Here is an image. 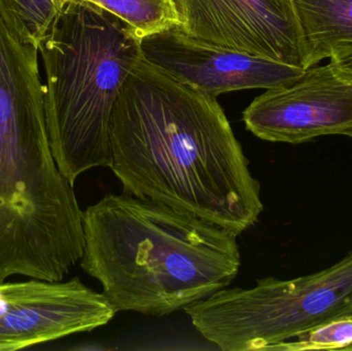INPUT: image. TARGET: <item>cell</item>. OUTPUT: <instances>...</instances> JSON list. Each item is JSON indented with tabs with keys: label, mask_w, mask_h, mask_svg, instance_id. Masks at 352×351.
I'll list each match as a JSON object with an SVG mask.
<instances>
[{
	"label": "cell",
	"mask_w": 352,
	"mask_h": 351,
	"mask_svg": "<svg viewBox=\"0 0 352 351\" xmlns=\"http://www.w3.org/2000/svg\"><path fill=\"white\" fill-rule=\"evenodd\" d=\"M344 350L352 351V344H351V346H349V348H345Z\"/></svg>",
	"instance_id": "cell-14"
},
{
	"label": "cell",
	"mask_w": 352,
	"mask_h": 351,
	"mask_svg": "<svg viewBox=\"0 0 352 351\" xmlns=\"http://www.w3.org/2000/svg\"><path fill=\"white\" fill-rule=\"evenodd\" d=\"M117 310L82 284L30 278L0 282V351L23 350L107 325Z\"/></svg>",
	"instance_id": "cell-7"
},
{
	"label": "cell",
	"mask_w": 352,
	"mask_h": 351,
	"mask_svg": "<svg viewBox=\"0 0 352 351\" xmlns=\"http://www.w3.org/2000/svg\"><path fill=\"white\" fill-rule=\"evenodd\" d=\"M80 267L118 311L161 317L232 284L241 265L235 233L123 192L82 218Z\"/></svg>",
	"instance_id": "cell-2"
},
{
	"label": "cell",
	"mask_w": 352,
	"mask_h": 351,
	"mask_svg": "<svg viewBox=\"0 0 352 351\" xmlns=\"http://www.w3.org/2000/svg\"><path fill=\"white\" fill-rule=\"evenodd\" d=\"M131 25L140 36L176 25L171 0H90Z\"/></svg>",
	"instance_id": "cell-10"
},
{
	"label": "cell",
	"mask_w": 352,
	"mask_h": 351,
	"mask_svg": "<svg viewBox=\"0 0 352 351\" xmlns=\"http://www.w3.org/2000/svg\"><path fill=\"white\" fill-rule=\"evenodd\" d=\"M243 122L266 141L300 144L327 135L352 140V78L332 62L306 68L292 84L256 97Z\"/></svg>",
	"instance_id": "cell-6"
},
{
	"label": "cell",
	"mask_w": 352,
	"mask_h": 351,
	"mask_svg": "<svg viewBox=\"0 0 352 351\" xmlns=\"http://www.w3.org/2000/svg\"><path fill=\"white\" fill-rule=\"evenodd\" d=\"M332 62L341 72L352 78V51L331 58Z\"/></svg>",
	"instance_id": "cell-13"
},
{
	"label": "cell",
	"mask_w": 352,
	"mask_h": 351,
	"mask_svg": "<svg viewBox=\"0 0 352 351\" xmlns=\"http://www.w3.org/2000/svg\"><path fill=\"white\" fill-rule=\"evenodd\" d=\"M111 164L125 193L241 235L264 205L260 181L219 103L148 60L120 90Z\"/></svg>",
	"instance_id": "cell-1"
},
{
	"label": "cell",
	"mask_w": 352,
	"mask_h": 351,
	"mask_svg": "<svg viewBox=\"0 0 352 351\" xmlns=\"http://www.w3.org/2000/svg\"><path fill=\"white\" fill-rule=\"evenodd\" d=\"M176 26L199 41L308 68L293 0H171Z\"/></svg>",
	"instance_id": "cell-5"
},
{
	"label": "cell",
	"mask_w": 352,
	"mask_h": 351,
	"mask_svg": "<svg viewBox=\"0 0 352 351\" xmlns=\"http://www.w3.org/2000/svg\"><path fill=\"white\" fill-rule=\"evenodd\" d=\"M142 51L150 63L215 98L234 91L287 86L305 70L199 41L176 25L142 37Z\"/></svg>",
	"instance_id": "cell-8"
},
{
	"label": "cell",
	"mask_w": 352,
	"mask_h": 351,
	"mask_svg": "<svg viewBox=\"0 0 352 351\" xmlns=\"http://www.w3.org/2000/svg\"><path fill=\"white\" fill-rule=\"evenodd\" d=\"M142 36L90 0H68L39 53L54 158L72 185L111 164V120L120 90L142 59Z\"/></svg>",
	"instance_id": "cell-3"
},
{
	"label": "cell",
	"mask_w": 352,
	"mask_h": 351,
	"mask_svg": "<svg viewBox=\"0 0 352 351\" xmlns=\"http://www.w3.org/2000/svg\"><path fill=\"white\" fill-rule=\"evenodd\" d=\"M351 344L352 315L316 328L305 335L281 344L276 350H344Z\"/></svg>",
	"instance_id": "cell-12"
},
{
	"label": "cell",
	"mask_w": 352,
	"mask_h": 351,
	"mask_svg": "<svg viewBox=\"0 0 352 351\" xmlns=\"http://www.w3.org/2000/svg\"><path fill=\"white\" fill-rule=\"evenodd\" d=\"M195 329L223 351L276 350L330 321L352 315V251L310 275L225 288L184 309Z\"/></svg>",
	"instance_id": "cell-4"
},
{
	"label": "cell",
	"mask_w": 352,
	"mask_h": 351,
	"mask_svg": "<svg viewBox=\"0 0 352 351\" xmlns=\"http://www.w3.org/2000/svg\"><path fill=\"white\" fill-rule=\"evenodd\" d=\"M308 67L352 51V0H293Z\"/></svg>",
	"instance_id": "cell-9"
},
{
	"label": "cell",
	"mask_w": 352,
	"mask_h": 351,
	"mask_svg": "<svg viewBox=\"0 0 352 351\" xmlns=\"http://www.w3.org/2000/svg\"><path fill=\"white\" fill-rule=\"evenodd\" d=\"M27 36L39 47L68 0H1Z\"/></svg>",
	"instance_id": "cell-11"
}]
</instances>
